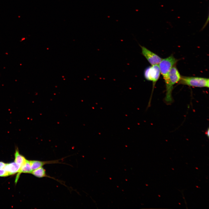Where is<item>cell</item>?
Listing matches in <instances>:
<instances>
[{
    "instance_id": "cell-9",
    "label": "cell",
    "mask_w": 209,
    "mask_h": 209,
    "mask_svg": "<svg viewBox=\"0 0 209 209\" xmlns=\"http://www.w3.org/2000/svg\"><path fill=\"white\" fill-rule=\"evenodd\" d=\"M32 171L29 161L27 160L25 163L21 166L20 169L18 172V174L17 176L15 181L16 183H17L20 174L22 173H31Z\"/></svg>"
},
{
    "instance_id": "cell-12",
    "label": "cell",
    "mask_w": 209,
    "mask_h": 209,
    "mask_svg": "<svg viewBox=\"0 0 209 209\" xmlns=\"http://www.w3.org/2000/svg\"><path fill=\"white\" fill-rule=\"evenodd\" d=\"M6 164L3 162H0V169H4Z\"/></svg>"
},
{
    "instance_id": "cell-3",
    "label": "cell",
    "mask_w": 209,
    "mask_h": 209,
    "mask_svg": "<svg viewBox=\"0 0 209 209\" xmlns=\"http://www.w3.org/2000/svg\"><path fill=\"white\" fill-rule=\"evenodd\" d=\"M178 83L194 87L208 88L209 87V79L200 77L181 76Z\"/></svg>"
},
{
    "instance_id": "cell-7",
    "label": "cell",
    "mask_w": 209,
    "mask_h": 209,
    "mask_svg": "<svg viewBox=\"0 0 209 209\" xmlns=\"http://www.w3.org/2000/svg\"><path fill=\"white\" fill-rule=\"evenodd\" d=\"M21 165L15 162L6 164L4 169L10 175L15 174L18 172Z\"/></svg>"
},
{
    "instance_id": "cell-8",
    "label": "cell",
    "mask_w": 209,
    "mask_h": 209,
    "mask_svg": "<svg viewBox=\"0 0 209 209\" xmlns=\"http://www.w3.org/2000/svg\"><path fill=\"white\" fill-rule=\"evenodd\" d=\"M35 176L39 178H43L44 177H48L55 180L57 181L62 183V181L56 179L54 177L50 176L47 175L46 173L45 170L43 167H41L38 168L35 170L32 171L31 173Z\"/></svg>"
},
{
    "instance_id": "cell-5",
    "label": "cell",
    "mask_w": 209,
    "mask_h": 209,
    "mask_svg": "<svg viewBox=\"0 0 209 209\" xmlns=\"http://www.w3.org/2000/svg\"><path fill=\"white\" fill-rule=\"evenodd\" d=\"M176 65L172 67L168 73V77L170 84L173 87L174 85L178 83L181 77V75Z\"/></svg>"
},
{
    "instance_id": "cell-4",
    "label": "cell",
    "mask_w": 209,
    "mask_h": 209,
    "mask_svg": "<svg viewBox=\"0 0 209 209\" xmlns=\"http://www.w3.org/2000/svg\"><path fill=\"white\" fill-rule=\"evenodd\" d=\"M140 46L141 49L142 55L151 65L159 64L162 59L161 58L145 47Z\"/></svg>"
},
{
    "instance_id": "cell-1",
    "label": "cell",
    "mask_w": 209,
    "mask_h": 209,
    "mask_svg": "<svg viewBox=\"0 0 209 209\" xmlns=\"http://www.w3.org/2000/svg\"><path fill=\"white\" fill-rule=\"evenodd\" d=\"M178 61V60L171 55L166 58L162 59L159 64L161 74L165 83L166 93L165 100L167 104H170L172 102V93L173 89V87L170 84L168 73L170 69L176 65Z\"/></svg>"
},
{
    "instance_id": "cell-13",
    "label": "cell",
    "mask_w": 209,
    "mask_h": 209,
    "mask_svg": "<svg viewBox=\"0 0 209 209\" xmlns=\"http://www.w3.org/2000/svg\"><path fill=\"white\" fill-rule=\"evenodd\" d=\"M205 134L207 135L208 137H209V128H208L205 132Z\"/></svg>"
},
{
    "instance_id": "cell-10",
    "label": "cell",
    "mask_w": 209,
    "mask_h": 209,
    "mask_svg": "<svg viewBox=\"0 0 209 209\" xmlns=\"http://www.w3.org/2000/svg\"><path fill=\"white\" fill-rule=\"evenodd\" d=\"M15 162L20 165L21 166L26 162V159L19 153L18 149L17 148L15 153Z\"/></svg>"
},
{
    "instance_id": "cell-11",
    "label": "cell",
    "mask_w": 209,
    "mask_h": 209,
    "mask_svg": "<svg viewBox=\"0 0 209 209\" xmlns=\"http://www.w3.org/2000/svg\"><path fill=\"white\" fill-rule=\"evenodd\" d=\"M9 175L4 169H0V176L5 177L9 176Z\"/></svg>"
},
{
    "instance_id": "cell-6",
    "label": "cell",
    "mask_w": 209,
    "mask_h": 209,
    "mask_svg": "<svg viewBox=\"0 0 209 209\" xmlns=\"http://www.w3.org/2000/svg\"><path fill=\"white\" fill-rule=\"evenodd\" d=\"M60 159L48 161H40L38 160H30L29 162L33 170H35L38 168L42 167L46 164L63 163L60 161Z\"/></svg>"
},
{
    "instance_id": "cell-2",
    "label": "cell",
    "mask_w": 209,
    "mask_h": 209,
    "mask_svg": "<svg viewBox=\"0 0 209 209\" xmlns=\"http://www.w3.org/2000/svg\"><path fill=\"white\" fill-rule=\"evenodd\" d=\"M161 74L159 64L148 66L144 70V75L147 80L152 81L153 83L151 95L147 107H149L154 87L156 82L158 80Z\"/></svg>"
}]
</instances>
